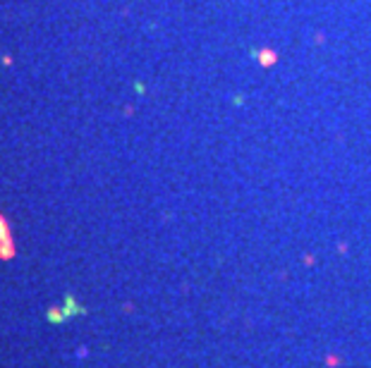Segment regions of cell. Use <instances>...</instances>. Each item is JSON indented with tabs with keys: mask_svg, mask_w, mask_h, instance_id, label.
<instances>
[{
	"mask_svg": "<svg viewBox=\"0 0 371 368\" xmlns=\"http://www.w3.org/2000/svg\"><path fill=\"white\" fill-rule=\"evenodd\" d=\"M251 55H254V60H259V65H263V67H271V65L278 62L275 51H268V48H263V51H251Z\"/></svg>",
	"mask_w": 371,
	"mask_h": 368,
	"instance_id": "6da1fadb",
	"label": "cell"
},
{
	"mask_svg": "<svg viewBox=\"0 0 371 368\" xmlns=\"http://www.w3.org/2000/svg\"><path fill=\"white\" fill-rule=\"evenodd\" d=\"M65 314H67L69 318H72V315H84L86 314V309H84L82 304L74 299L72 294H67V297H65Z\"/></svg>",
	"mask_w": 371,
	"mask_h": 368,
	"instance_id": "7a4b0ae2",
	"label": "cell"
},
{
	"mask_svg": "<svg viewBox=\"0 0 371 368\" xmlns=\"http://www.w3.org/2000/svg\"><path fill=\"white\" fill-rule=\"evenodd\" d=\"M67 318L69 315L65 314V309H60V306H51L48 314H46V320H48V323H55V325H58V323H65Z\"/></svg>",
	"mask_w": 371,
	"mask_h": 368,
	"instance_id": "3957f363",
	"label": "cell"
},
{
	"mask_svg": "<svg viewBox=\"0 0 371 368\" xmlns=\"http://www.w3.org/2000/svg\"><path fill=\"white\" fill-rule=\"evenodd\" d=\"M5 239H10V232H7V220L0 215V242H5Z\"/></svg>",
	"mask_w": 371,
	"mask_h": 368,
	"instance_id": "277c9868",
	"label": "cell"
}]
</instances>
